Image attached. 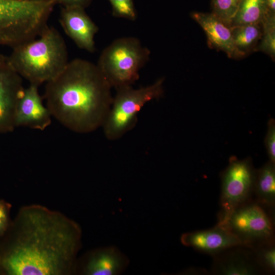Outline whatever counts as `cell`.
Returning a JSON list of instances; mask_svg holds the SVG:
<instances>
[{
    "label": "cell",
    "mask_w": 275,
    "mask_h": 275,
    "mask_svg": "<svg viewBox=\"0 0 275 275\" xmlns=\"http://www.w3.org/2000/svg\"><path fill=\"white\" fill-rule=\"evenodd\" d=\"M79 224L43 205L21 207L0 238V275L74 274Z\"/></svg>",
    "instance_id": "obj_1"
},
{
    "label": "cell",
    "mask_w": 275,
    "mask_h": 275,
    "mask_svg": "<svg viewBox=\"0 0 275 275\" xmlns=\"http://www.w3.org/2000/svg\"><path fill=\"white\" fill-rule=\"evenodd\" d=\"M112 88L96 64L75 59L46 83L44 97L52 117L86 133L102 127L113 101Z\"/></svg>",
    "instance_id": "obj_2"
},
{
    "label": "cell",
    "mask_w": 275,
    "mask_h": 275,
    "mask_svg": "<svg viewBox=\"0 0 275 275\" xmlns=\"http://www.w3.org/2000/svg\"><path fill=\"white\" fill-rule=\"evenodd\" d=\"M7 61L22 78L38 86L56 77L69 62L64 39L48 26L37 38L13 48Z\"/></svg>",
    "instance_id": "obj_3"
},
{
    "label": "cell",
    "mask_w": 275,
    "mask_h": 275,
    "mask_svg": "<svg viewBox=\"0 0 275 275\" xmlns=\"http://www.w3.org/2000/svg\"><path fill=\"white\" fill-rule=\"evenodd\" d=\"M54 6L50 0H0V45L13 49L37 38Z\"/></svg>",
    "instance_id": "obj_4"
},
{
    "label": "cell",
    "mask_w": 275,
    "mask_h": 275,
    "mask_svg": "<svg viewBox=\"0 0 275 275\" xmlns=\"http://www.w3.org/2000/svg\"><path fill=\"white\" fill-rule=\"evenodd\" d=\"M150 51L133 37L114 40L104 49L97 66L112 88L132 86L140 70L149 60Z\"/></svg>",
    "instance_id": "obj_5"
},
{
    "label": "cell",
    "mask_w": 275,
    "mask_h": 275,
    "mask_svg": "<svg viewBox=\"0 0 275 275\" xmlns=\"http://www.w3.org/2000/svg\"><path fill=\"white\" fill-rule=\"evenodd\" d=\"M164 78L139 89L132 86L116 89V93L102 126L104 135L110 141L117 140L133 129L138 115L146 104L159 98L163 93Z\"/></svg>",
    "instance_id": "obj_6"
},
{
    "label": "cell",
    "mask_w": 275,
    "mask_h": 275,
    "mask_svg": "<svg viewBox=\"0 0 275 275\" xmlns=\"http://www.w3.org/2000/svg\"><path fill=\"white\" fill-rule=\"evenodd\" d=\"M264 207L258 202H247L218 224L229 230L248 248L272 241L273 220Z\"/></svg>",
    "instance_id": "obj_7"
},
{
    "label": "cell",
    "mask_w": 275,
    "mask_h": 275,
    "mask_svg": "<svg viewBox=\"0 0 275 275\" xmlns=\"http://www.w3.org/2000/svg\"><path fill=\"white\" fill-rule=\"evenodd\" d=\"M255 170L251 158L239 160L234 156L221 174L222 210L219 221L247 202L253 192Z\"/></svg>",
    "instance_id": "obj_8"
},
{
    "label": "cell",
    "mask_w": 275,
    "mask_h": 275,
    "mask_svg": "<svg viewBox=\"0 0 275 275\" xmlns=\"http://www.w3.org/2000/svg\"><path fill=\"white\" fill-rule=\"evenodd\" d=\"M129 263L128 257L114 246L97 248L77 258L74 274L118 275Z\"/></svg>",
    "instance_id": "obj_9"
},
{
    "label": "cell",
    "mask_w": 275,
    "mask_h": 275,
    "mask_svg": "<svg viewBox=\"0 0 275 275\" xmlns=\"http://www.w3.org/2000/svg\"><path fill=\"white\" fill-rule=\"evenodd\" d=\"M24 89L22 77L6 59L0 65V133L12 132L16 128V106Z\"/></svg>",
    "instance_id": "obj_10"
},
{
    "label": "cell",
    "mask_w": 275,
    "mask_h": 275,
    "mask_svg": "<svg viewBox=\"0 0 275 275\" xmlns=\"http://www.w3.org/2000/svg\"><path fill=\"white\" fill-rule=\"evenodd\" d=\"M38 85L30 84L24 90L16 106L15 127L44 130L51 123L52 117L39 94Z\"/></svg>",
    "instance_id": "obj_11"
},
{
    "label": "cell",
    "mask_w": 275,
    "mask_h": 275,
    "mask_svg": "<svg viewBox=\"0 0 275 275\" xmlns=\"http://www.w3.org/2000/svg\"><path fill=\"white\" fill-rule=\"evenodd\" d=\"M59 21L65 33L79 48L90 52L95 51L94 37L98 28L85 9L63 7Z\"/></svg>",
    "instance_id": "obj_12"
},
{
    "label": "cell",
    "mask_w": 275,
    "mask_h": 275,
    "mask_svg": "<svg viewBox=\"0 0 275 275\" xmlns=\"http://www.w3.org/2000/svg\"><path fill=\"white\" fill-rule=\"evenodd\" d=\"M180 240L184 245L211 255L232 248L245 246L237 236L218 224L211 229L184 233Z\"/></svg>",
    "instance_id": "obj_13"
},
{
    "label": "cell",
    "mask_w": 275,
    "mask_h": 275,
    "mask_svg": "<svg viewBox=\"0 0 275 275\" xmlns=\"http://www.w3.org/2000/svg\"><path fill=\"white\" fill-rule=\"evenodd\" d=\"M190 15L205 32L209 47L224 52L231 59L243 58L235 47L229 25L212 12H194Z\"/></svg>",
    "instance_id": "obj_14"
},
{
    "label": "cell",
    "mask_w": 275,
    "mask_h": 275,
    "mask_svg": "<svg viewBox=\"0 0 275 275\" xmlns=\"http://www.w3.org/2000/svg\"><path fill=\"white\" fill-rule=\"evenodd\" d=\"M217 258L213 266L214 272L224 275L255 274L258 269L249 256L241 252H229Z\"/></svg>",
    "instance_id": "obj_15"
},
{
    "label": "cell",
    "mask_w": 275,
    "mask_h": 275,
    "mask_svg": "<svg viewBox=\"0 0 275 275\" xmlns=\"http://www.w3.org/2000/svg\"><path fill=\"white\" fill-rule=\"evenodd\" d=\"M253 192L257 202L263 206L273 207L275 202V163L269 160L255 170Z\"/></svg>",
    "instance_id": "obj_16"
},
{
    "label": "cell",
    "mask_w": 275,
    "mask_h": 275,
    "mask_svg": "<svg viewBox=\"0 0 275 275\" xmlns=\"http://www.w3.org/2000/svg\"><path fill=\"white\" fill-rule=\"evenodd\" d=\"M234 44L242 58L256 51L260 41L262 23H249L231 26Z\"/></svg>",
    "instance_id": "obj_17"
},
{
    "label": "cell",
    "mask_w": 275,
    "mask_h": 275,
    "mask_svg": "<svg viewBox=\"0 0 275 275\" xmlns=\"http://www.w3.org/2000/svg\"><path fill=\"white\" fill-rule=\"evenodd\" d=\"M266 14V0H241L230 26L261 23Z\"/></svg>",
    "instance_id": "obj_18"
},
{
    "label": "cell",
    "mask_w": 275,
    "mask_h": 275,
    "mask_svg": "<svg viewBox=\"0 0 275 275\" xmlns=\"http://www.w3.org/2000/svg\"><path fill=\"white\" fill-rule=\"evenodd\" d=\"M262 23V33L256 51H261L275 59V14L267 13Z\"/></svg>",
    "instance_id": "obj_19"
},
{
    "label": "cell",
    "mask_w": 275,
    "mask_h": 275,
    "mask_svg": "<svg viewBox=\"0 0 275 275\" xmlns=\"http://www.w3.org/2000/svg\"><path fill=\"white\" fill-rule=\"evenodd\" d=\"M252 249L255 252L257 263L268 272L274 273L275 247L273 241L258 244Z\"/></svg>",
    "instance_id": "obj_20"
},
{
    "label": "cell",
    "mask_w": 275,
    "mask_h": 275,
    "mask_svg": "<svg viewBox=\"0 0 275 275\" xmlns=\"http://www.w3.org/2000/svg\"><path fill=\"white\" fill-rule=\"evenodd\" d=\"M241 1L211 0V12L230 26L238 10Z\"/></svg>",
    "instance_id": "obj_21"
},
{
    "label": "cell",
    "mask_w": 275,
    "mask_h": 275,
    "mask_svg": "<svg viewBox=\"0 0 275 275\" xmlns=\"http://www.w3.org/2000/svg\"><path fill=\"white\" fill-rule=\"evenodd\" d=\"M112 14L118 18L133 21L136 19L137 13L133 0H108Z\"/></svg>",
    "instance_id": "obj_22"
},
{
    "label": "cell",
    "mask_w": 275,
    "mask_h": 275,
    "mask_svg": "<svg viewBox=\"0 0 275 275\" xmlns=\"http://www.w3.org/2000/svg\"><path fill=\"white\" fill-rule=\"evenodd\" d=\"M264 144L269 161L275 163V121L273 118H270L268 122Z\"/></svg>",
    "instance_id": "obj_23"
},
{
    "label": "cell",
    "mask_w": 275,
    "mask_h": 275,
    "mask_svg": "<svg viewBox=\"0 0 275 275\" xmlns=\"http://www.w3.org/2000/svg\"><path fill=\"white\" fill-rule=\"evenodd\" d=\"M11 204L4 199H0V238L7 231L11 222Z\"/></svg>",
    "instance_id": "obj_24"
},
{
    "label": "cell",
    "mask_w": 275,
    "mask_h": 275,
    "mask_svg": "<svg viewBox=\"0 0 275 275\" xmlns=\"http://www.w3.org/2000/svg\"><path fill=\"white\" fill-rule=\"evenodd\" d=\"M55 5L60 4L63 7H79L85 9L88 7L93 0H50Z\"/></svg>",
    "instance_id": "obj_25"
},
{
    "label": "cell",
    "mask_w": 275,
    "mask_h": 275,
    "mask_svg": "<svg viewBox=\"0 0 275 275\" xmlns=\"http://www.w3.org/2000/svg\"><path fill=\"white\" fill-rule=\"evenodd\" d=\"M267 13L275 14V0H266Z\"/></svg>",
    "instance_id": "obj_26"
},
{
    "label": "cell",
    "mask_w": 275,
    "mask_h": 275,
    "mask_svg": "<svg viewBox=\"0 0 275 275\" xmlns=\"http://www.w3.org/2000/svg\"><path fill=\"white\" fill-rule=\"evenodd\" d=\"M7 57L0 53V65L6 61Z\"/></svg>",
    "instance_id": "obj_27"
},
{
    "label": "cell",
    "mask_w": 275,
    "mask_h": 275,
    "mask_svg": "<svg viewBox=\"0 0 275 275\" xmlns=\"http://www.w3.org/2000/svg\"><path fill=\"white\" fill-rule=\"evenodd\" d=\"M20 1H33V2H35V1H41V0H20Z\"/></svg>",
    "instance_id": "obj_28"
}]
</instances>
